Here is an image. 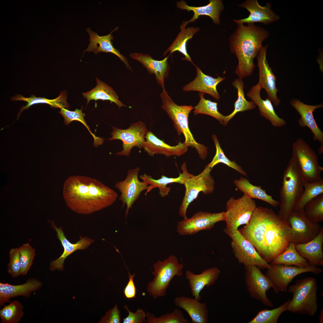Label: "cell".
Masks as SVG:
<instances>
[{"label":"cell","instance_id":"cell-35","mask_svg":"<svg viewBox=\"0 0 323 323\" xmlns=\"http://www.w3.org/2000/svg\"><path fill=\"white\" fill-rule=\"evenodd\" d=\"M234 183L239 190L251 198L260 199L274 207L279 205V201L275 200L271 196L268 194L261 186L253 185L245 177H241L239 179L235 180Z\"/></svg>","mask_w":323,"mask_h":323},{"label":"cell","instance_id":"cell-4","mask_svg":"<svg viewBox=\"0 0 323 323\" xmlns=\"http://www.w3.org/2000/svg\"><path fill=\"white\" fill-rule=\"evenodd\" d=\"M282 177V186L279 191L280 209L277 214L281 219L287 222L288 217L294 210L304 189V180L292 153Z\"/></svg>","mask_w":323,"mask_h":323},{"label":"cell","instance_id":"cell-19","mask_svg":"<svg viewBox=\"0 0 323 323\" xmlns=\"http://www.w3.org/2000/svg\"><path fill=\"white\" fill-rule=\"evenodd\" d=\"M290 103L301 116L298 121L299 125L302 127H307L311 130L313 134V141H318L321 144L319 149L318 154L323 153V132L318 127L313 114L315 110L323 107V103L310 105L305 104L298 99L293 98L291 100Z\"/></svg>","mask_w":323,"mask_h":323},{"label":"cell","instance_id":"cell-52","mask_svg":"<svg viewBox=\"0 0 323 323\" xmlns=\"http://www.w3.org/2000/svg\"><path fill=\"white\" fill-rule=\"evenodd\" d=\"M323 309L322 310L319 314V322L320 323H322L323 322Z\"/></svg>","mask_w":323,"mask_h":323},{"label":"cell","instance_id":"cell-21","mask_svg":"<svg viewBox=\"0 0 323 323\" xmlns=\"http://www.w3.org/2000/svg\"><path fill=\"white\" fill-rule=\"evenodd\" d=\"M239 6L246 9L249 13V15L247 17L244 19H233L238 25L257 22L267 25L275 22L279 19V16L272 10L269 3L262 6L259 4L257 0H248L239 4Z\"/></svg>","mask_w":323,"mask_h":323},{"label":"cell","instance_id":"cell-17","mask_svg":"<svg viewBox=\"0 0 323 323\" xmlns=\"http://www.w3.org/2000/svg\"><path fill=\"white\" fill-rule=\"evenodd\" d=\"M140 170L138 167L128 170L125 179L117 182L115 185V187L121 193L119 199L122 202V207L125 205L127 206L125 211L126 218L130 208H132L133 205L141 193L146 190L147 188L148 185L138 179Z\"/></svg>","mask_w":323,"mask_h":323},{"label":"cell","instance_id":"cell-42","mask_svg":"<svg viewBox=\"0 0 323 323\" xmlns=\"http://www.w3.org/2000/svg\"><path fill=\"white\" fill-rule=\"evenodd\" d=\"M212 137L215 144L216 152L212 161L207 165L212 169L217 164L220 163H223L236 170L241 175L248 177L246 173L240 166L238 165L235 161L230 160L226 156L221 147L216 135L214 134Z\"/></svg>","mask_w":323,"mask_h":323},{"label":"cell","instance_id":"cell-6","mask_svg":"<svg viewBox=\"0 0 323 323\" xmlns=\"http://www.w3.org/2000/svg\"><path fill=\"white\" fill-rule=\"evenodd\" d=\"M318 289L317 281L314 277L297 280L295 284L288 287V291L292 294V297L287 311L311 316L315 315L318 308Z\"/></svg>","mask_w":323,"mask_h":323},{"label":"cell","instance_id":"cell-43","mask_svg":"<svg viewBox=\"0 0 323 323\" xmlns=\"http://www.w3.org/2000/svg\"><path fill=\"white\" fill-rule=\"evenodd\" d=\"M23 315V306L19 301L17 300L4 306L0 310L2 323H17Z\"/></svg>","mask_w":323,"mask_h":323},{"label":"cell","instance_id":"cell-14","mask_svg":"<svg viewBox=\"0 0 323 323\" xmlns=\"http://www.w3.org/2000/svg\"><path fill=\"white\" fill-rule=\"evenodd\" d=\"M225 220V211L213 213L200 211L190 218L178 222L176 230L181 235H192L201 231L210 230L216 223Z\"/></svg>","mask_w":323,"mask_h":323},{"label":"cell","instance_id":"cell-31","mask_svg":"<svg viewBox=\"0 0 323 323\" xmlns=\"http://www.w3.org/2000/svg\"><path fill=\"white\" fill-rule=\"evenodd\" d=\"M175 305L185 310L192 323H207L208 311L206 303H201L194 298L181 296L175 298Z\"/></svg>","mask_w":323,"mask_h":323},{"label":"cell","instance_id":"cell-47","mask_svg":"<svg viewBox=\"0 0 323 323\" xmlns=\"http://www.w3.org/2000/svg\"><path fill=\"white\" fill-rule=\"evenodd\" d=\"M60 109L59 113L63 117L66 125H68L73 121H78L85 125L90 131L89 128L84 118L86 115L82 112V107L81 109H77L74 111H70L64 108Z\"/></svg>","mask_w":323,"mask_h":323},{"label":"cell","instance_id":"cell-34","mask_svg":"<svg viewBox=\"0 0 323 323\" xmlns=\"http://www.w3.org/2000/svg\"><path fill=\"white\" fill-rule=\"evenodd\" d=\"M97 85L95 87L89 92L83 93V97L87 100V103L91 100H109L111 103H114L119 108L127 106L119 100L118 96L112 87L106 83L96 78Z\"/></svg>","mask_w":323,"mask_h":323},{"label":"cell","instance_id":"cell-1","mask_svg":"<svg viewBox=\"0 0 323 323\" xmlns=\"http://www.w3.org/2000/svg\"><path fill=\"white\" fill-rule=\"evenodd\" d=\"M63 196L72 211L89 214L112 205L118 196L113 190L93 178L71 176L65 181Z\"/></svg>","mask_w":323,"mask_h":323},{"label":"cell","instance_id":"cell-11","mask_svg":"<svg viewBox=\"0 0 323 323\" xmlns=\"http://www.w3.org/2000/svg\"><path fill=\"white\" fill-rule=\"evenodd\" d=\"M292 149L304 180L311 182L320 179L323 167L319 165L315 152L304 140L298 138L293 143Z\"/></svg>","mask_w":323,"mask_h":323},{"label":"cell","instance_id":"cell-28","mask_svg":"<svg viewBox=\"0 0 323 323\" xmlns=\"http://www.w3.org/2000/svg\"><path fill=\"white\" fill-rule=\"evenodd\" d=\"M181 170L182 173H180L179 176L176 178L168 177L162 175L160 178L156 179L153 178L150 175L145 173L140 175V178L142 181L147 185H149L148 186L145 193V195L146 196L147 194L153 189L158 188L160 196L162 197H165L168 195L171 189L170 187H167V185L173 183L183 185L185 180L192 174L188 171L185 162L182 164Z\"/></svg>","mask_w":323,"mask_h":323},{"label":"cell","instance_id":"cell-40","mask_svg":"<svg viewBox=\"0 0 323 323\" xmlns=\"http://www.w3.org/2000/svg\"><path fill=\"white\" fill-rule=\"evenodd\" d=\"M199 95L200 98L199 102L194 107V115L201 114L211 116L216 119L223 125L225 116L219 112L217 103L205 99L203 93L200 92Z\"/></svg>","mask_w":323,"mask_h":323},{"label":"cell","instance_id":"cell-41","mask_svg":"<svg viewBox=\"0 0 323 323\" xmlns=\"http://www.w3.org/2000/svg\"><path fill=\"white\" fill-rule=\"evenodd\" d=\"M291 299L279 307L272 310L263 309L260 311L256 316L248 323H277L280 316L287 311Z\"/></svg>","mask_w":323,"mask_h":323},{"label":"cell","instance_id":"cell-8","mask_svg":"<svg viewBox=\"0 0 323 323\" xmlns=\"http://www.w3.org/2000/svg\"><path fill=\"white\" fill-rule=\"evenodd\" d=\"M269 264L265 275L276 293L287 291L290 283L299 275L310 272L318 275L322 272L321 268L310 264L306 267L282 264L270 263Z\"/></svg>","mask_w":323,"mask_h":323},{"label":"cell","instance_id":"cell-18","mask_svg":"<svg viewBox=\"0 0 323 323\" xmlns=\"http://www.w3.org/2000/svg\"><path fill=\"white\" fill-rule=\"evenodd\" d=\"M268 45L263 46L258 54L257 65L259 69V81L258 83L261 89L265 90L267 98L275 106L279 105L280 100L277 96L278 91L276 85V77L269 66L266 58Z\"/></svg>","mask_w":323,"mask_h":323},{"label":"cell","instance_id":"cell-20","mask_svg":"<svg viewBox=\"0 0 323 323\" xmlns=\"http://www.w3.org/2000/svg\"><path fill=\"white\" fill-rule=\"evenodd\" d=\"M50 222L51 227L57 232V236L63 248L64 251L58 258L51 262L49 269L52 271L56 269L62 270L64 269L65 260L68 256L77 250L86 249L94 242V240L80 236L79 241L75 243H72L66 238L61 227L58 228L53 221Z\"/></svg>","mask_w":323,"mask_h":323},{"label":"cell","instance_id":"cell-24","mask_svg":"<svg viewBox=\"0 0 323 323\" xmlns=\"http://www.w3.org/2000/svg\"><path fill=\"white\" fill-rule=\"evenodd\" d=\"M118 28V27H117L108 35L100 36L89 28H87L86 31L89 36L90 42L84 52H93L96 54L101 52L112 53L118 57L125 64L127 68L132 71L127 58L121 54L113 45L112 40L114 38L112 33L113 31H117Z\"/></svg>","mask_w":323,"mask_h":323},{"label":"cell","instance_id":"cell-36","mask_svg":"<svg viewBox=\"0 0 323 323\" xmlns=\"http://www.w3.org/2000/svg\"><path fill=\"white\" fill-rule=\"evenodd\" d=\"M185 28V27L181 24L180 26L181 32L171 45L164 52L163 56H165L169 52H170L171 54L174 52L178 51L185 56L184 58H182V60H188L195 65L187 52V44L188 41L192 38L194 34L199 31V28L189 27L186 29Z\"/></svg>","mask_w":323,"mask_h":323},{"label":"cell","instance_id":"cell-10","mask_svg":"<svg viewBox=\"0 0 323 323\" xmlns=\"http://www.w3.org/2000/svg\"><path fill=\"white\" fill-rule=\"evenodd\" d=\"M256 207L255 201L245 194L237 199L231 197L226 204L224 229L235 231L240 226L247 224Z\"/></svg>","mask_w":323,"mask_h":323},{"label":"cell","instance_id":"cell-26","mask_svg":"<svg viewBox=\"0 0 323 323\" xmlns=\"http://www.w3.org/2000/svg\"><path fill=\"white\" fill-rule=\"evenodd\" d=\"M176 5L177 7L180 9L194 12L193 16L190 20L183 21L182 23L185 27L188 23L194 22L200 16H209L214 23L219 25L220 23V13L224 9L223 1L221 0H210L207 5L198 7L188 6L183 0L177 2Z\"/></svg>","mask_w":323,"mask_h":323},{"label":"cell","instance_id":"cell-16","mask_svg":"<svg viewBox=\"0 0 323 323\" xmlns=\"http://www.w3.org/2000/svg\"><path fill=\"white\" fill-rule=\"evenodd\" d=\"M244 268L245 282L251 297L260 301L266 306L272 307L273 304L266 294L272 286L266 275L256 266H246Z\"/></svg>","mask_w":323,"mask_h":323},{"label":"cell","instance_id":"cell-27","mask_svg":"<svg viewBox=\"0 0 323 323\" xmlns=\"http://www.w3.org/2000/svg\"><path fill=\"white\" fill-rule=\"evenodd\" d=\"M261 88L258 83L253 86L247 94L256 105L258 106L260 115L269 121L275 127H281L286 124V121L276 114L270 100L267 98L262 99L260 95Z\"/></svg>","mask_w":323,"mask_h":323},{"label":"cell","instance_id":"cell-25","mask_svg":"<svg viewBox=\"0 0 323 323\" xmlns=\"http://www.w3.org/2000/svg\"><path fill=\"white\" fill-rule=\"evenodd\" d=\"M168 56L161 60H154L147 54L139 53H131L130 57L141 63L150 74H154L158 85L164 89V79L167 77L170 69L168 63Z\"/></svg>","mask_w":323,"mask_h":323},{"label":"cell","instance_id":"cell-39","mask_svg":"<svg viewBox=\"0 0 323 323\" xmlns=\"http://www.w3.org/2000/svg\"><path fill=\"white\" fill-rule=\"evenodd\" d=\"M295 244L290 242L288 247L282 254L274 259L270 263L292 265L306 267L310 265L308 260L297 252Z\"/></svg>","mask_w":323,"mask_h":323},{"label":"cell","instance_id":"cell-3","mask_svg":"<svg viewBox=\"0 0 323 323\" xmlns=\"http://www.w3.org/2000/svg\"><path fill=\"white\" fill-rule=\"evenodd\" d=\"M269 34L263 28L250 23L246 26L238 25L231 35L230 48L238 60L235 73L239 78L242 79L252 73L255 67L254 59L263 47V41Z\"/></svg>","mask_w":323,"mask_h":323},{"label":"cell","instance_id":"cell-5","mask_svg":"<svg viewBox=\"0 0 323 323\" xmlns=\"http://www.w3.org/2000/svg\"><path fill=\"white\" fill-rule=\"evenodd\" d=\"M162 103V107L165 110L173 121L179 135L182 133L185 138L184 143L188 147L194 148L199 158L204 160L208 154V148L199 143L195 140L188 126V118L190 113L194 109L192 105H178L168 95L165 88L160 95Z\"/></svg>","mask_w":323,"mask_h":323},{"label":"cell","instance_id":"cell-22","mask_svg":"<svg viewBox=\"0 0 323 323\" xmlns=\"http://www.w3.org/2000/svg\"><path fill=\"white\" fill-rule=\"evenodd\" d=\"M142 148L150 156L156 154H163L167 157L180 156L184 154L188 150V147L184 143L179 142L176 146L170 145L159 139L150 131L147 133Z\"/></svg>","mask_w":323,"mask_h":323},{"label":"cell","instance_id":"cell-32","mask_svg":"<svg viewBox=\"0 0 323 323\" xmlns=\"http://www.w3.org/2000/svg\"><path fill=\"white\" fill-rule=\"evenodd\" d=\"M323 228L317 236L311 240L305 243L295 244L297 252L307 259L310 264L317 266H323Z\"/></svg>","mask_w":323,"mask_h":323},{"label":"cell","instance_id":"cell-30","mask_svg":"<svg viewBox=\"0 0 323 323\" xmlns=\"http://www.w3.org/2000/svg\"><path fill=\"white\" fill-rule=\"evenodd\" d=\"M197 71V75L192 82L185 86L183 90L185 91H195L205 93L211 95L217 100L220 98L217 87L226 77H221L218 75L216 78L205 74L198 66L195 65Z\"/></svg>","mask_w":323,"mask_h":323},{"label":"cell","instance_id":"cell-44","mask_svg":"<svg viewBox=\"0 0 323 323\" xmlns=\"http://www.w3.org/2000/svg\"><path fill=\"white\" fill-rule=\"evenodd\" d=\"M304 211L306 217L315 223L323 221V194L314 198L305 205Z\"/></svg>","mask_w":323,"mask_h":323},{"label":"cell","instance_id":"cell-23","mask_svg":"<svg viewBox=\"0 0 323 323\" xmlns=\"http://www.w3.org/2000/svg\"><path fill=\"white\" fill-rule=\"evenodd\" d=\"M221 273L218 268L213 267L207 269L201 273L196 274L190 270L185 272V278L188 281L192 296L198 301L201 299V291L206 286L213 285L218 279Z\"/></svg>","mask_w":323,"mask_h":323},{"label":"cell","instance_id":"cell-38","mask_svg":"<svg viewBox=\"0 0 323 323\" xmlns=\"http://www.w3.org/2000/svg\"><path fill=\"white\" fill-rule=\"evenodd\" d=\"M304 189L298 201L296 204L294 210L304 211L306 205L317 196L323 194V179L313 182H304Z\"/></svg>","mask_w":323,"mask_h":323},{"label":"cell","instance_id":"cell-51","mask_svg":"<svg viewBox=\"0 0 323 323\" xmlns=\"http://www.w3.org/2000/svg\"><path fill=\"white\" fill-rule=\"evenodd\" d=\"M127 268L128 271L129 280L124 289V294L126 298L133 299L136 298V288L134 281L135 274L131 275Z\"/></svg>","mask_w":323,"mask_h":323},{"label":"cell","instance_id":"cell-29","mask_svg":"<svg viewBox=\"0 0 323 323\" xmlns=\"http://www.w3.org/2000/svg\"><path fill=\"white\" fill-rule=\"evenodd\" d=\"M41 282L36 279H28L23 284L12 285L0 283V305L10 301V298L18 296L29 297L32 292L39 290L42 287Z\"/></svg>","mask_w":323,"mask_h":323},{"label":"cell","instance_id":"cell-48","mask_svg":"<svg viewBox=\"0 0 323 323\" xmlns=\"http://www.w3.org/2000/svg\"><path fill=\"white\" fill-rule=\"evenodd\" d=\"M9 257L7 272L12 277H16L20 275L21 265L19 248L10 249Z\"/></svg>","mask_w":323,"mask_h":323},{"label":"cell","instance_id":"cell-7","mask_svg":"<svg viewBox=\"0 0 323 323\" xmlns=\"http://www.w3.org/2000/svg\"><path fill=\"white\" fill-rule=\"evenodd\" d=\"M151 272L154 277L147 284V290L154 299L165 295L171 280L175 276L183 275V264L178 258L171 255L163 261L158 260L153 265Z\"/></svg>","mask_w":323,"mask_h":323},{"label":"cell","instance_id":"cell-45","mask_svg":"<svg viewBox=\"0 0 323 323\" xmlns=\"http://www.w3.org/2000/svg\"><path fill=\"white\" fill-rule=\"evenodd\" d=\"M147 323H189V320L185 318L182 312L179 309H174L171 313L156 317L152 313H146Z\"/></svg>","mask_w":323,"mask_h":323},{"label":"cell","instance_id":"cell-37","mask_svg":"<svg viewBox=\"0 0 323 323\" xmlns=\"http://www.w3.org/2000/svg\"><path fill=\"white\" fill-rule=\"evenodd\" d=\"M232 84L237 89L238 97L234 103V111L230 114L225 117L223 124L224 126L226 125L237 113L253 109L256 106L252 101H249L246 99L243 89L244 84L242 79L239 78L235 79Z\"/></svg>","mask_w":323,"mask_h":323},{"label":"cell","instance_id":"cell-15","mask_svg":"<svg viewBox=\"0 0 323 323\" xmlns=\"http://www.w3.org/2000/svg\"><path fill=\"white\" fill-rule=\"evenodd\" d=\"M112 128V132L110 134L112 137L108 140L122 141L123 149L116 154L126 156H129L133 147L142 148V144L145 141V136L148 132L145 124L141 121L132 124L126 129Z\"/></svg>","mask_w":323,"mask_h":323},{"label":"cell","instance_id":"cell-50","mask_svg":"<svg viewBox=\"0 0 323 323\" xmlns=\"http://www.w3.org/2000/svg\"><path fill=\"white\" fill-rule=\"evenodd\" d=\"M121 321V312L117 306L115 305L106 312L98 323H120Z\"/></svg>","mask_w":323,"mask_h":323},{"label":"cell","instance_id":"cell-46","mask_svg":"<svg viewBox=\"0 0 323 323\" xmlns=\"http://www.w3.org/2000/svg\"><path fill=\"white\" fill-rule=\"evenodd\" d=\"M19 249L21 265L20 275H25L33 264L35 251L28 243L23 244Z\"/></svg>","mask_w":323,"mask_h":323},{"label":"cell","instance_id":"cell-12","mask_svg":"<svg viewBox=\"0 0 323 323\" xmlns=\"http://www.w3.org/2000/svg\"><path fill=\"white\" fill-rule=\"evenodd\" d=\"M224 232L231 239V246L235 257L244 266L253 265L260 269H267L270 264L260 255L253 245L245 238L238 230Z\"/></svg>","mask_w":323,"mask_h":323},{"label":"cell","instance_id":"cell-33","mask_svg":"<svg viewBox=\"0 0 323 323\" xmlns=\"http://www.w3.org/2000/svg\"><path fill=\"white\" fill-rule=\"evenodd\" d=\"M67 93L65 91L61 92L59 96L53 99H49L45 97H36L33 95L29 97H26L19 95H15L11 98L12 101H23L26 102V105L21 107L18 115L17 118L19 117L22 112L28 109L31 106L38 103H44L49 105L52 108H62L69 109L70 106L66 101Z\"/></svg>","mask_w":323,"mask_h":323},{"label":"cell","instance_id":"cell-13","mask_svg":"<svg viewBox=\"0 0 323 323\" xmlns=\"http://www.w3.org/2000/svg\"><path fill=\"white\" fill-rule=\"evenodd\" d=\"M287 221L290 228L291 242L295 244L305 243L311 240L317 236L322 227L318 223L309 220L305 216L304 211L293 210Z\"/></svg>","mask_w":323,"mask_h":323},{"label":"cell","instance_id":"cell-2","mask_svg":"<svg viewBox=\"0 0 323 323\" xmlns=\"http://www.w3.org/2000/svg\"><path fill=\"white\" fill-rule=\"evenodd\" d=\"M251 243L261 257L270 263L291 242L290 228L271 208L264 207L249 230Z\"/></svg>","mask_w":323,"mask_h":323},{"label":"cell","instance_id":"cell-9","mask_svg":"<svg viewBox=\"0 0 323 323\" xmlns=\"http://www.w3.org/2000/svg\"><path fill=\"white\" fill-rule=\"evenodd\" d=\"M212 169L207 165L199 174L196 176L192 174L185 181L183 184L185 188V194L179 210V214L184 219L188 218V207L200 192L205 195L214 192L215 183L211 174Z\"/></svg>","mask_w":323,"mask_h":323},{"label":"cell","instance_id":"cell-49","mask_svg":"<svg viewBox=\"0 0 323 323\" xmlns=\"http://www.w3.org/2000/svg\"><path fill=\"white\" fill-rule=\"evenodd\" d=\"M124 308L127 312L128 316L123 319V323H144L146 322V313L141 309L138 308L133 313L129 309L126 305H124Z\"/></svg>","mask_w":323,"mask_h":323}]
</instances>
